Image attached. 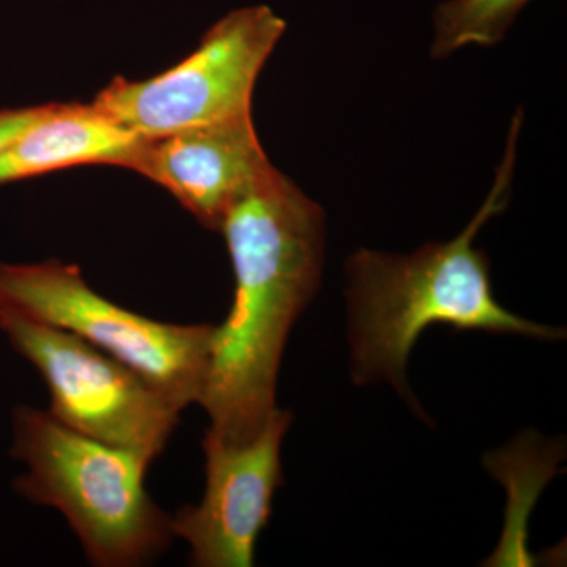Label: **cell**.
Wrapping results in <instances>:
<instances>
[{"instance_id":"cell-3","label":"cell","mask_w":567,"mask_h":567,"mask_svg":"<svg viewBox=\"0 0 567 567\" xmlns=\"http://www.w3.org/2000/svg\"><path fill=\"white\" fill-rule=\"evenodd\" d=\"M11 456L25 466L14 491L62 513L92 565L142 566L171 546L173 518L145 488L151 458L24 405L13 413Z\"/></svg>"},{"instance_id":"cell-6","label":"cell","mask_w":567,"mask_h":567,"mask_svg":"<svg viewBox=\"0 0 567 567\" xmlns=\"http://www.w3.org/2000/svg\"><path fill=\"white\" fill-rule=\"evenodd\" d=\"M0 331L40 372L59 423L82 435L155 461L181 412L173 401L122 361L78 336L0 311Z\"/></svg>"},{"instance_id":"cell-9","label":"cell","mask_w":567,"mask_h":567,"mask_svg":"<svg viewBox=\"0 0 567 567\" xmlns=\"http://www.w3.org/2000/svg\"><path fill=\"white\" fill-rule=\"evenodd\" d=\"M142 137L95 104H44L0 152V185L82 164H111L130 169Z\"/></svg>"},{"instance_id":"cell-8","label":"cell","mask_w":567,"mask_h":567,"mask_svg":"<svg viewBox=\"0 0 567 567\" xmlns=\"http://www.w3.org/2000/svg\"><path fill=\"white\" fill-rule=\"evenodd\" d=\"M130 169L162 185L197 221L219 233L233 205L275 166L246 114L142 140Z\"/></svg>"},{"instance_id":"cell-11","label":"cell","mask_w":567,"mask_h":567,"mask_svg":"<svg viewBox=\"0 0 567 567\" xmlns=\"http://www.w3.org/2000/svg\"><path fill=\"white\" fill-rule=\"evenodd\" d=\"M43 106L0 110V152L29 125L35 121Z\"/></svg>"},{"instance_id":"cell-5","label":"cell","mask_w":567,"mask_h":567,"mask_svg":"<svg viewBox=\"0 0 567 567\" xmlns=\"http://www.w3.org/2000/svg\"><path fill=\"white\" fill-rule=\"evenodd\" d=\"M286 28L267 6L230 11L185 61L151 80L115 78L93 104L142 140L251 114L257 78Z\"/></svg>"},{"instance_id":"cell-2","label":"cell","mask_w":567,"mask_h":567,"mask_svg":"<svg viewBox=\"0 0 567 567\" xmlns=\"http://www.w3.org/2000/svg\"><path fill=\"white\" fill-rule=\"evenodd\" d=\"M522 114L511 123L494 186L468 226L445 244L409 256L358 249L346 264L349 341L358 385L386 380L409 395L406 363L417 338L432 324L454 330L559 339L561 331L522 319L496 301L491 262L475 248L480 230L509 203Z\"/></svg>"},{"instance_id":"cell-7","label":"cell","mask_w":567,"mask_h":567,"mask_svg":"<svg viewBox=\"0 0 567 567\" xmlns=\"http://www.w3.org/2000/svg\"><path fill=\"white\" fill-rule=\"evenodd\" d=\"M290 424L292 413L276 409L262 432L248 442L205 432L203 499L171 517L174 536L188 543L193 566H254L257 540L282 486L281 446Z\"/></svg>"},{"instance_id":"cell-4","label":"cell","mask_w":567,"mask_h":567,"mask_svg":"<svg viewBox=\"0 0 567 567\" xmlns=\"http://www.w3.org/2000/svg\"><path fill=\"white\" fill-rule=\"evenodd\" d=\"M0 311L78 336L134 369L178 409L199 404L212 323L148 319L95 292L78 265L0 264Z\"/></svg>"},{"instance_id":"cell-1","label":"cell","mask_w":567,"mask_h":567,"mask_svg":"<svg viewBox=\"0 0 567 567\" xmlns=\"http://www.w3.org/2000/svg\"><path fill=\"white\" fill-rule=\"evenodd\" d=\"M219 234L233 262L234 301L215 324L199 404L208 431L241 443L278 409L287 339L322 279L324 215L275 167L233 205Z\"/></svg>"},{"instance_id":"cell-10","label":"cell","mask_w":567,"mask_h":567,"mask_svg":"<svg viewBox=\"0 0 567 567\" xmlns=\"http://www.w3.org/2000/svg\"><path fill=\"white\" fill-rule=\"evenodd\" d=\"M532 0H446L434 13V59L450 58L466 47L498 44Z\"/></svg>"}]
</instances>
